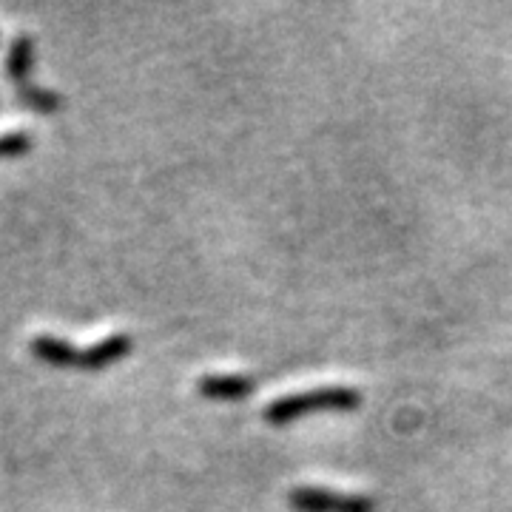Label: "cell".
Returning a JSON list of instances; mask_svg holds the SVG:
<instances>
[{"label":"cell","instance_id":"cell-8","mask_svg":"<svg viewBox=\"0 0 512 512\" xmlns=\"http://www.w3.org/2000/svg\"><path fill=\"white\" fill-rule=\"evenodd\" d=\"M32 151V137L26 131H6L0 134V157H20Z\"/></svg>","mask_w":512,"mask_h":512},{"label":"cell","instance_id":"cell-5","mask_svg":"<svg viewBox=\"0 0 512 512\" xmlns=\"http://www.w3.org/2000/svg\"><path fill=\"white\" fill-rule=\"evenodd\" d=\"M131 350H134L131 333H111L106 339L94 342L92 348L80 350V370H103V367L126 359Z\"/></svg>","mask_w":512,"mask_h":512},{"label":"cell","instance_id":"cell-6","mask_svg":"<svg viewBox=\"0 0 512 512\" xmlns=\"http://www.w3.org/2000/svg\"><path fill=\"white\" fill-rule=\"evenodd\" d=\"M32 66H35V40L29 35H18L6 55V77L18 86H26Z\"/></svg>","mask_w":512,"mask_h":512},{"label":"cell","instance_id":"cell-4","mask_svg":"<svg viewBox=\"0 0 512 512\" xmlns=\"http://www.w3.org/2000/svg\"><path fill=\"white\" fill-rule=\"evenodd\" d=\"M29 350L43 365L60 367V370H80V350L69 339H60L52 333H37L29 339Z\"/></svg>","mask_w":512,"mask_h":512},{"label":"cell","instance_id":"cell-7","mask_svg":"<svg viewBox=\"0 0 512 512\" xmlns=\"http://www.w3.org/2000/svg\"><path fill=\"white\" fill-rule=\"evenodd\" d=\"M18 100L26 106V109L40 111V114H55L66 106L63 94L55 92V89H46V86H18Z\"/></svg>","mask_w":512,"mask_h":512},{"label":"cell","instance_id":"cell-3","mask_svg":"<svg viewBox=\"0 0 512 512\" xmlns=\"http://www.w3.org/2000/svg\"><path fill=\"white\" fill-rule=\"evenodd\" d=\"M200 396L214 399V402H237V399H248L256 390V379L242 376V373H208L202 376L197 384Z\"/></svg>","mask_w":512,"mask_h":512},{"label":"cell","instance_id":"cell-1","mask_svg":"<svg viewBox=\"0 0 512 512\" xmlns=\"http://www.w3.org/2000/svg\"><path fill=\"white\" fill-rule=\"evenodd\" d=\"M362 404V393L348 384H330V387H316L305 393H291L282 396L265 407V421L268 424H288V421L308 416V413H322V410H336V413H348L353 407Z\"/></svg>","mask_w":512,"mask_h":512},{"label":"cell","instance_id":"cell-2","mask_svg":"<svg viewBox=\"0 0 512 512\" xmlns=\"http://www.w3.org/2000/svg\"><path fill=\"white\" fill-rule=\"evenodd\" d=\"M288 504L296 512H373L376 504L370 495L336 493L325 487H293Z\"/></svg>","mask_w":512,"mask_h":512}]
</instances>
